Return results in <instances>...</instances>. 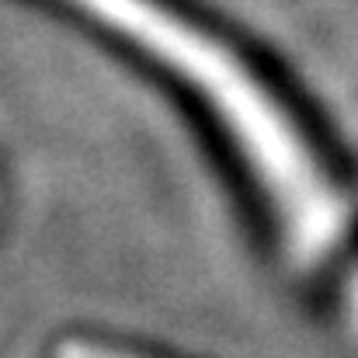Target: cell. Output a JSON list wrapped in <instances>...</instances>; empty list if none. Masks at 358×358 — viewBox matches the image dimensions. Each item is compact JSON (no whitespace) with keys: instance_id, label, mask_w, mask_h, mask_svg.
Returning <instances> with one entry per match:
<instances>
[{"instance_id":"cell-2","label":"cell","mask_w":358,"mask_h":358,"mask_svg":"<svg viewBox=\"0 0 358 358\" xmlns=\"http://www.w3.org/2000/svg\"><path fill=\"white\" fill-rule=\"evenodd\" d=\"M56 358H143L132 355L125 348H115V345H101V341H87V338H70L56 348Z\"/></svg>"},{"instance_id":"cell-1","label":"cell","mask_w":358,"mask_h":358,"mask_svg":"<svg viewBox=\"0 0 358 358\" xmlns=\"http://www.w3.org/2000/svg\"><path fill=\"white\" fill-rule=\"evenodd\" d=\"M167 66L223 125L278 230L299 261H317L345 234L348 206L313 139L278 91L230 42L160 0H59Z\"/></svg>"}]
</instances>
